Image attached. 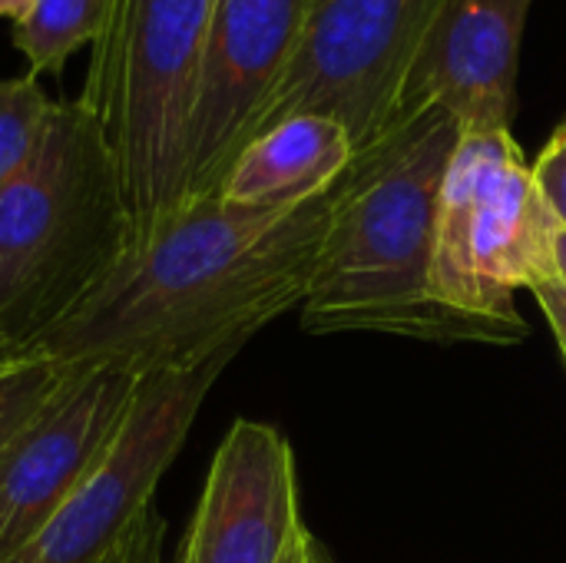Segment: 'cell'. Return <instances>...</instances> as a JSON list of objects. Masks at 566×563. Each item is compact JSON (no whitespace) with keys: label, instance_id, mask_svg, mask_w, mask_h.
I'll use <instances>...</instances> for the list:
<instances>
[{"label":"cell","instance_id":"cell-1","mask_svg":"<svg viewBox=\"0 0 566 563\" xmlns=\"http://www.w3.org/2000/svg\"><path fill=\"white\" fill-rule=\"evenodd\" d=\"M328 216L332 189L302 206L182 202L33 352L139 375L242 352L259 329L305 302Z\"/></svg>","mask_w":566,"mask_h":563},{"label":"cell","instance_id":"cell-14","mask_svg":"<svg viewBox=\"0 0 566 563\" xmlns=\"http://www.w3.org/2000/svg\"><path fill=\"white\" fill-rule=\"evenodd\" d=\"M53 106L56 100H50L36 76L0 80V192L36 156Z\"/></svg>","mask_w":566,"mask_h":563},{"label":"cell","instance_id":"cell-2","mask_svg":"<svg viewBox=\"0 0 566 563\" xmlns=\"http://www.w3.org/2000/svg\"><path fill=\"white\" fill-rule=\"evenodd\" d=\"M458 139L461 126L444 110H424L352 159L332 186L325 242L302 302L305 332L521 342L511 329L448 309L431 285L438 202Z\"/></svg>","mask_w":566,"mask_h":563},{"label":"cell","instance_id":"cell-12","mask_svg":"<svg viewBox=\"0 0 566 563\" xmlns=\"http://www.w3.org/2000/svg\"><path fill=\"white\" fill-rule=\"evenodd\" d=\"M352 159L355 149L342 123L289 116L239 153L219 196L235 206H302L325 196Z\"/></svg>","mask_w":566,"mask_h":563},{"label":"cell","instance_id":"cell-5","mask_svg":"<svg viewBox=\"0 0 566 563\" xmlns=\"http://www.w3.org/2000/svg\"><path fill=\"white\" fill-rule=\"evenodd\" d=\"M557 232L511 129L461 133L438 202L434 295L454 312L524 338L514 292L557 279Z\"/></svg>","mask_w":566,"mask_h":563},{"label":"cell","instance_id":"cell-10","mask_svg":"<svg viewBox=\"0 0 566 563\" xmlns=\"http://www.w3.org/2000/svg\"><path fill=\"white\" fill-rule=\"evenodd\" d=\"M315 544L292 445L272 425L235 418L212 455L176 563H308Z\"/></svg>","mask_w":566,"mask_h":563},{"label":"cell","instance_id":"cell-11","mask_svg":"<svg viewBox=\"0 0 566 563\" xmlns=\"http://www.w3.org/2000/svg\"><path fill=\"white\" fill-rule=\"evenodd\" d=\"M531 3L534 0H448L411 70L401 119L444 110L461 133L511 129Z\"/></svg>","mask_w":566,"mask_h":563},{"label":"cell","instance_id":"cell-6","mask_svg":"<svg viewBox=\"0 0 566 563\" xmlns=\"http://www.w3.org/2000/svg\"><path fill=\"white\" fill-rule=\"evenodd\" d=\"M448 0H305L289 66L252 139L289 116L345 126L355 156L401 123L418 53ZM249 139V143H252Z\"/></svg>","mask_w":566,"mask_h":563},{"label":"cell","instance_id":"cell-3","mask_svg":"<svg viewBox=\"0 0 566 563\" xmlns=\"http://www.w3.org/2000/svg\"><path fill=\"white\" fill-rule=\"evenodd\" d=\"M129 242L116 159L96 119L60 100L36 156L0 192V342L33 352Z\"/></svg>","mask_w":566,"mask_h":563},{"label":"cell","instance_id":"cell-20","mask_svg":"<svg viewBox=\"0 0 566 563\" xmlns=\"http://www.w3.org/2000/svg\"><path fill=\"white\" fill-rule=\"evenodd\" d=\"M554 272L566 285V229L557 232V242H554Z\"/></svg>","mask_w":566,"mask_h":563},{"label":"cell","instance_id":"cell-16","mask_svg":"<svg viewBox=\"0 0 566 563\" xmlns=\"http://www.w3.org/2000/svg\"><path fill=\"white\" fill-rule=\"evenodd\" d=\"M531 173L551 216L557 219L560 229H566V119L557 126V133L551 136V143L531 166Z\"/></svg>","mask_w":566,"mask_h":563},{"label":"cell","instance_id":"cell-4","mask_svg":"<svg viewBox=\"0 0 566 563\" xmlns=\"http://www.w3.org/2000/svg\"><path fill=\"white\" fill-rule=\"evenodd\" d=\"M212 7L216 0H109L90 46L76 103L116 159L133 242L186 202L189 119Z\"/></svg>","mask_w":566,"mask_h":563},{"label":"cell","instance_id":"cell-7","mask_svg":"<svg viewBox=\"0 0 566 563\" xmlns=\"http://www.w3.org/2000/svg\"><path fill=\"white\" fill-rule=\"evenodd\" d=\"M239 352L216 355L196 368L153 372L83 484L10 563H103L116 544L153 511V494L176 461L209 388Z\"/></svg>","mask_w":566,"mask_h":563},{"label":"cell","instance_id":"cell-17","mask_svg":"<svg viewBox=\"0 0 566 563\" xmlns=\"http://www.w3.org/2000/svg\"><path fill=\"white\" fill-rule=\"evenodd\" d=\"M163 534H166L163 518L149 511L103 563H163Z\"/></svg>","mask_w":566,"mask_h":563},{"label":"cell","instance_id":"cell-9","mask_svg":"<svg viewBox=\"0 0 566 563\" xmlns=\"http://www.w3.org/2000/svg\"><path fill=\"white\" fill-rule=\"evenodd\" d=\"M305 0H216L186 159V202L219 196L255 119L292 60Z\"/></svg>","mask_w":566,"mask_h":563},{"label":"cell","instance_id":"cell-18","mask_svg":"<svg viewBox=\"0 0 566 563\" xmlns=\"http://www.w3.org/2000/svg\"><path fill=\"white\" fill-rule=\"evenodd\" d=\"M531 295L537 299V305L544 309L557 342H560V352H564L566 362V285L560 279H544L531 289Z\"/></svg>","mask_w":566,"mask_h":563},{"label":"cell","instance_id":"cell-21","mask_svg":"<svg viewBox=\"0 0 566 563\" xmlns=\"http://www.w3.org/2000/svg\"><path fill=\"white\" fill-rule=\"evenodd\" d=\"M27 352H20V348H13V345H7V342H0V375L13 365V362H20Z\"/></svg>","mask_w":566,"mask_h":563},{"label":"cell","instance_id":"cell-22","mask_svg":"<svg viewBox=\"0 0 566 563\" xmlns=\"http://www.w3.org/2000/svg\"><path fill=\"white\" fill-rule=\"evenodd\" d=\"M308 563H335V561H332V554H328L322 544H315V551H312V561Z\"/></svg>","mask_w":566,"mask_h":563},{"label":"cell","instance_id":"cell-19","mask_svg":"<svg viewBox=\"0 0 566 563\" xmlns=\"http://www.w3.org/2000/svg\"><path fill=\"white\" fill-rule=\"evenodd\" d=\"M30 7H33V0H0V20L17 23Z\"/></svg>","mask_w":566,"mask_h":563},{"label":"cell","instance_id":"cell-13","mask_svg":"<svg viewBox=\"0 0 566 563\" xmlns=\"http://www.w3.org/2000/svg\"><path fill=\"white\" fill-rule=\"evenodd\" d=\"M106 10L109 0H33L10 33L17 53L30 66V76H60L76 50L96 43Z\"/></svg>","mask_w":566,"mask_h":563},{"label":"cell","instance_id":"cell-8","mask_svg":"<svg viewBox=\"0 0 566 563\" xmlns=\"http://www.w3.org/2000/svg\"><path fill=\"white\" fill-rule=\"evenodd\" d=\"M146 375L63 365V378L0 455V563L20 557L119 435Z\"/></svg>","mask_w":566,"mask_h":563},{"label":"cell","instance_id":"cell-15","mask_svg":"<svg viewBox=\"0 0 566 563\" xmlns=\"http://www.w3.org/2000/svg\"><path fill=\"white\" fill-rule=\"evenodd\" d=\"M60 378L63 365L36 352H27L0 375V455L10 438L36 415V408L53 395Z\"/></svg>","mask_w":566,"mask_h":563}]
</instances>
